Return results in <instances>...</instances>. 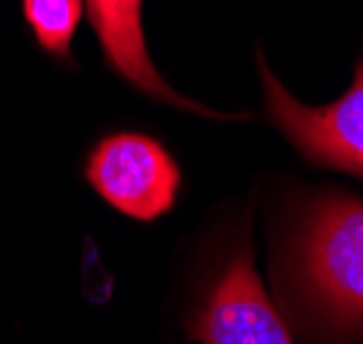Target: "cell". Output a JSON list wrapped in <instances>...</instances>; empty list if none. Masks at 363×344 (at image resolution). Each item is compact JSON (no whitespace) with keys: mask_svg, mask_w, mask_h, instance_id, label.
<instances>
[{"mask_svg":"<svg viewBox=\"0 0 363 344\" xmlns=\"http://www.w3.org/2000/svg\"><path fill=\"white\" fill-rule=\"evenodd\" d=\"M259 74L265 85V107L284 137L306 159L336 167L363 178V57L352 88L325 107H306L292 99L287 88L268 69L259 55Z\"/></svg>","mask_w":363,"mask_h":344,"instance_id":"7a4b0ae2","label":"cell"},{"mask_svg":"<svg viewBox=\"0 0 363 344\" xmlns=\"http://www.w3.org/2000/svg\"><path fill=\"white\" fill-rule=\"evenodd\" d=\"M85 6H88V17L96 30V38L101 44L104 60L128 85H134L140 93H145L156 101L175 104L186 112H197V115H208L218 121L246 118V115H221V112L202 107L197 101L181 96L156 72L147 55L145 30H143V0H85Z\"/></svg>","mask_w":363,"mask_h":344,"instance_id":"5b68a950","label":"cell"},{"mask_svg":"<svg viewBox=\"0 0 363 344\" xmlns=\"http://www.w3.org/2000/svg\"><path fill=\"white\" fill-rule=\"evenodd\" d=\"M298 271L317 304L339 320L363 323V202L325 194L298 233Z\"/></svg>","mask_w":363,"mask_h":344,"instance_id":"6da1fadb","label":"cell"},{"mask_svg":"<svg viewBox=\"0 0 363 344\" xmlns=\"http://www.w3.org/2000/svg\"><path fill=\"white\" fill-rule=\"evenodd\" d=\"M85 0H22V14L38 47L52 57L69 60Z\"/></svg>","mask_w":363,"mask_h":344,"instance_id":"8992f818","label":"cell"},{"mask_svg":"<svg viewBox=\"0 0 363 344\" xmlns=\"http://www.w3.org/2000/svg\"><path fill=\"white\" fill-rule=\"evenodd\" d=\"M88 183L112 208L140 221L164 216L181 186V170L162 143L145 134H112L93 148Z\"/></svg>","mask_w":363,"mask_h":344,"instance_id":"3957f363","label":"cell"},{"mask_svg":"<svg viewBox=\"0 0 363 344\" xmlns=\"http://www.w3.org/2000/svg\"><path fill=\"white\" fill-rule=\"evenodd\" d=\"M189 333L202 344H292L246 243L221 268Z\"/></svg>","mask_w":363,"mask_h":344,"instance_id":"277c9868","label":"cell"}]
</instances>
